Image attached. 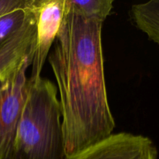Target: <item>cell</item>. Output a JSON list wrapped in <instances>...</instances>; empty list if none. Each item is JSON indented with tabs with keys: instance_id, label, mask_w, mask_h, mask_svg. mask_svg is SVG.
<instances>
[{
	"instance_id": "7",
	"label": "cell",
	"mask_w": 159,
	"mask_h": 159,
	"mask_svg": "<svg viewBox=\"0 0 159 159\" xmlns=\"http://www.w3.org/2000/svg\"><path fill=\"white\" fill-rule=\"evenodd\" d=\"M130 14L136 27L159 44V0L133 5Z\"/></svg>"
},
{
	"instance_id": "9",
	"label": "cell",
	"mask_w": 159,
	"mask_h": 159,
	"mask_svg": "<svg viewBox=\"0 0 159 159\" xmlns=\"http://www.w3.org/2000/svg\"><path fill=\"white\" fill-rule=\"evenodd\" d=\"M28 8L13 11L0 16V46L22 26L26 19Z\"/></svg>"
},
{
	"instance_id": "5",
	"label": "cell",
	"mask_w": 159,
	"mask_h": 159,
	"mask_svg": "<svg viewBox=\"0 0 159 159\" xmlns=\"http://www.w3.org/2000/svg\"><path fill=\"white\" fill-rule=\"evenodd\" d=\"M40 0H34L22 26L0 46V79L18 71L27 61H33Z\"/></svg>"
},
{
	"instance_id": "1",
	"label": "cell",
	"mask_w": 159,
	"mask_h": 159,
	"mask_svg": "<svg viewBox=\"0 0 159 159\" xmlns=\"http://www.w3.org/2000/svg\"><path fill=\"white\" fill-rule=\"evenodd\" d=\"M102 24L65 6L54 46L48 54L60 96L67 157L110 136L116 126L107 97Z\"/></svg>"
},
{
	"instance_id": "6",
	"label": "cell",
	"mask_w": 159,
	"mask_h": 159,
	"mask_svg": "<svg viewBox=\"0 0 159 159\" xmlns=\"http://www.w3.org/2000/svg\"><path fill=\"white\" fill-rule=\"evenodd\" d=\"M65 11V0H40L30 82L41 78L43 65L59 32Z\"/></svg>"
},
{
	"instance_id": "2",
	"label": "cell",
	"mask_w": 159,
	"mask_h": 159,
	"mask_svg": "<svg viewBox=\"0 0 159 159\" xmlns=\"http://www.w3.org/2000/svg\"><path fill=\"white\" fill-rule=\"evenodd\" d=\"M67 158L57 87L42 77L30 81L9 159Z\"/></svg>"
},
{
	"instance_id": "8",
	"label": "cell",
	"mask_w": 159,
	"mask_h": 159,
	"mask_svg": "<svg viewBox=\"0 0 159 159\" xmlns=\"http://www.w3.org/2000/svg\"><path fill=\"white\" fill-rule=\"evenodd\" d=\"M65 6L89 20L103 23L113 9V0H65Z\"/></svg>"
},
{
	"instance_id": "10",
	"label": "cell",
	"mask_w": 159,
	"mask_h": 159,
	"mask_svg": "<svg viewBox=\"0 0 159 159\" xmlns=\"http://www.w3.org/2000/svg\"><path fill=\"white\" fill-rule=\"evenodd\" d=\"M33 0H0V16L19 9H26Z\"/></svg>"
},
{
	"instance_id": "3",
	"label": "cell",
	"mask_w": 159,
	"mask_h": 159,
	"mask_svg": "<svg viewBox=\"0 0 159 159\" xmlns=\"http://www.w3.org/2000/svg\"><path fill=\"white\" fill-rule=\"evenodd\" d=\"M27 61L18 71L0 79V159H9L30 86Z\"/></svg>"
},
{
	"instance_id": "4",
	"label": "cell",
	"mask_w": 159,
	"mask_h": 159,
	"mask_svg": "<svg viewBox=\"0 0 159 159\" xmlns=\"http://www.w3.org/2000/svg\"><path fill=\"white\" fill-rule=\"evenodd\" d=\"M67 159H158V150L148 137L120 132L112 134Z\"/></svg>"
}]
</instances>
